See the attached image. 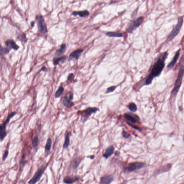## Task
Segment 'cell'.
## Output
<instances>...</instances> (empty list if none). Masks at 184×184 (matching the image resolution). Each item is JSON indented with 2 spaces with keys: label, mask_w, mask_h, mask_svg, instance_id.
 Wrapping results in <instances>:
<instances>
[{
  "label": "cell",
  "mask_w": 184,
  "mask_h": 184,
  "mask_svg": "<svg viewBox=\"0 0 184 184\" xmlns=\"http://www.w3.org/2000/svg\"><path fill=\"white\" fill-rule=\"evenodd\" d=\"M144 19V17L143 16L140 17L135 20L131 22L128 28L127 32L128 33H132L142 23Z\"/></svg>",
  "instance_id": "6"
},
{
  "label": "cell",
  "mask_w": 184,
  "mask_h": 184,
  "mask_svg": "<svg viewBox=\"0 0 184 184\" xmlns=\"http://www.w3.org/2000/svg\"><path fill=\"white\" fill-rule=\"evenodd\" d=\"M52 140L51 138H49L47 140L45 147V155L46 157L48 156L49 154L52 147Z\"/></svg>",
  "instance_id": "14"
},
{
  "label": "cell",
  "mask_w": 184,
  "mask_h": 184,
  "mask_svg": "<svg viewBox=\"0 0 184 184\" xmlns=\"http://www.w3.org/2000/svg\"><path fill=\"white\" fill-rule=\"evenodd\" d=\"M115 147L113 146L112 145L109 146L106 150L105 153L103 154V157H105L106 159H108L109 157L113 155L115 151Z\"/></svg>",
  "instance_id": "15"
},
{
  "label": "cell",
  "mask_w": 184,
  "mask_h": 184,
  "mask_svg": "<svg viewBox=\"0 0 184 184\" xmlns=\"http://www.w3.org/2000/svg\"><path fill=\"white\" fill-rule=\"evenodd\" d=\"M34 24H35V23H34V22L32 21L31 23V26H32V27H33V26H34Z\"/></svg>",
  "instance_id": "38"
},
{
  "label": "cell",
  "mask_w": 184,
  "mask_h": 184,
  "mask_svg": "<svg viewBox=\"0 0 184 184\" xmlns=\"http://www.w3.org/2000/svg\"><path fill=\"white\" fill-rule=\"evenodd\" d=\"M122 135L123 137L126 138H128L131 136V135L130 133L124 130L123 131Z\"/></svg>",
  "instance_id": "31"
},
{
  "label": "cell",
  "mask_w": 184,
  "mask_h": 184,
  "mask_svg": "<svg viewBox=\"0 0 184 184\" xmlns=\"http://www.w3.org/2000/svg\"><path fill=\"white\" fill-rule=\"evenodd\" d=\"M48 165V164H46V165H43L39 170L35 173L32 178L29 180L28 183L35 184L37 182H39L41 177H42V175L44 174V172L46 171Z\"/></svg>",
  "instance_id": "5"
},
{
  "label": "cell",
  "mask_w": 184,
  "mask_h": 184,
  "mask_svg": "<svg viewBox=\"0 0 184 184\" xmlns=\"http://www.w3.org/2000/svg\"><path fill=\"white\" fill-rule=\"evenodd\" d=\"M9 154V152L8 150H6L5 151L2 157V160L3 161H5L6 159H7V157L8 156V155Z\"/></svg>",
  "instance_id": "33"
},
{
  "label": "cell",
  "mask_w": 184,
  "mask_h": 184,
  "mask_svg": "<svg viewBox=\"0 0 184 184\" xmlns=\"http://www.w3.org/2000/svg\"><path fill=\"white\" fill-rule=\"evenodd\" d=\"M183 23V18L180 17L178 19V23L171 31L167 38L168 41H171L174 39L180 32Z\"/></svg>",
  "instance_id": "4"
},
{
  "label": "cell",
  "mask_w": 184,
  "mask_h": 184,
  "mask_svg": "<svg viewBox=\"0 0 184 184\" xmlns=\"http://www.w3.org/2000/svg\"><path fill=\"white\" fill-rule=\"evenodd\" d=\"M67 58V56H64L58 58H55L54 59L53 62V64L54 65L56 66L57 65L59 64L60 63H63L64 62Z\"/></svg>",
  "instance_id": "20"
},
{
  "label": "cell",
  "mask_w": 184,
  "mask_h": 184,
  "mask_svg": "<svg viewBox=\"0 0 184 184\" xmlns=\"http://www.w3.org/2000/svg\"><path fill=\"white\" fill-rule=\"evenodd\" d=\"M46 70H47V68H46V67L44 66L42 67L41 69L38 72V73H39L41 72L42 71H46Z\"/></svg>",
  "instance_id": "36"
},
{
  "label": "cell",
  "mask_w": 184,
  "mask_h": 184,
  "mask_svg": "<svg viewBox=\"0 0 184 184\" xmlns=\"http://www.w3.org/2000/svg\"><path fill=\"white\" fill-rule=\"evenodd\" d=\"M69 98L71 100H73V95L72 93H69Z\"/></svg>",
  "instance_id": "37"
},
{
  "label": "cell",
  "mask_w": 184,
  "mask_h": 184,
  "mask_svg": "<svg viewBox=\"0 0 184 184\" xmlns=\"http://www.w3.org/2000/svg\"><path fill=\"white\" fill-rule=\"evenodd\" d=\"M83 52V50L82 49L76 50V51L72 52V53H71L69 55L70 57L71 58L78 60Z\"/></svg>",
  "instance_id": "17"
},
{
  "label": "cell",
  "mask_w": 184,
  "mask_h": 184,
  "mask_svg": "<svg viewBox=\"0 0 184 184\" xmlns=\"http://www.w3.org/2000/svg\"><path fill=\"white\" fill-rule=\"evenodd\" d=\"M79 178L77 177L66 176L63 180V182L66 184H72L78 181Z\"/></svg>",
  "instance_id": "13"
},
{
  "label": "cell",
  "mask_w": 184,
  "mask_h": 184,
  "mask_svg": "<svg viewBox=\"0 0 184 184\" xmlns=\"http://www.w3.org/2000/svg\"><path fill=\"white\" fill-rule=\"evenodd\" d=\"M70 133L69 132H68L66 135L65 140L63 145V148L64 149H66L68 147L70 144Z\"/></svg>",
  "instance_id": "22"
},
{
  "label": "cell",
  "mask_w": 184,
  "mask_h": 184,
  "mask_svg": "<svg viewBox=\"0 0 184 184\" xmlns=\"http://www.w3.org/2000/svg\"><path fill=\"white\" fill-rule=\"evenodd\" d=\"M89 14V12L87 10H84L76 11V15H79L81 17H85Z\"/></svg>",
  "instance_id": "24"
},
{
  "label": "cell",
  "mask_w": 184,
  "mask_h": 184,
  "mask_svg": "<svg viewBox=\"0 0 184 184\" xmlns=\"http://www.w3.org/2000/svg\"><path fill=\"white\" fill-rule=\"evenodd\" d=\"M106 34L107 36L111 37H120L122 36V33H117V32H107Z\"/></svg>",
  "instance_id": "23"
},
{
  "label": "cell",
  "mask_w": 184,
  "mask_h": 184,
  "mask_svg": "<svg viewBox=\"0 0 184 184\" xmlns=\"http://www.w3.org/2000/svg\"><path fill=\"white\" fill-rule=\"evenodd\" d=\"M172 166L171 164H168L166 166H164L162 169L160 170V173H163V172H168L171 168Z\"/></svg>",
  "instance_id": "29"
},
{
  "label": "cell",
  "mask_w": 184,
  "mask_h": 184,
  "mask_svg": "<svg viewBox=\"0 0 184 184\" xmlns=\"http://www.w3.org/2000/svg\"><path fill=\"white\" fill-rule=\"evenodd\" d=\"M180 50H178V51L176 52V54H175V56H174L173 58V59L171 61V62L168 64V66H167V68L168 69H171L175 65L176 63H177V61L179 57H180Z\"/></svg>",
  "instance_id": "11"
},
{
  "label": "cell",
  "mask_w": 184,
  "mask_h": 184,
  "mask_svg": "<svg viewBox=\"0 0 184 184\" xmlns=\"http://www.w3.org/2000/svg\"><path fill=\"white\" fill-rule=\"evenodd\" d=\"M16 114V112H13L9 114L6 121L0 126V138L1 141H3L6 137L7 136V133L6 130L7 125L11 119L14 117Z\"/></svg>",
  "instance_id": "2"
},
{
  "label": "cell",
  "mask_w": 184,
  "mask_h": 184,
  "mask_svg": "<svg viewBox=\"0 0 184 184\" xmlns=\"http://www.w3.org/2000/svg\"><path fill=\"white\" fill-rule=\"evenodd\" d=\"M73 76L74 74L73 73H70L68 75V81L71 80L73 78Z\"/></svg>",
  "instance_id": "35"
},
{
  "label": "cell",
  "mask_w": 184,
  "mask_h": 184,
  "mask_svg": "<svg viewBox=\"0 0 184 184\" xmlns=\"http://www.w3.org/2000/svg\"><path fill=\"white\" fill-rule=\"evenodd\" d=\"M71 100L67 97L64 96L63 98V104L64 106L67 108H71L74 105V103L72 102Z\"/></svg>",
  "instance_id": "18"
},
{
  "label": "cell",
  "mask_w": 184,
  "mask_h": 184,
  "mask_svg": "<svg viewBox=\"0 0 184 184\" xmlns=\"http://www.w3.org/2000/svg\"><path fill=\"white\" fill-rule=\"evenodd\" d=\"M127 123L130 126H131V127L137 130L138 131H139L141 132V130L138 127L136 126L133 125L132 124H130V123Z\"/></svg>",
  "instance_id": "34"
},
{
  "label": "cell",
  "mask_w": 184,
  "mask_h": 184,
  "mask_svg": "<svg viewBox=\"0 0 184 184\" xmlns=\"http://www.w3.org/2000/svg\"><path fill=\"white\" fill-rule=\"evenodd\" d=\"M90 159H94V156H90Z\"/></svg>",
  "instance_id": "39"
},
{
  "label": "cell",
  "mask_w": 184,
  "mask_h": 184,
  "mask_svg": "<svg viewBox=\"0 0 184 184\" xmlns=\"http://www.w3.org/2000/svg\"><path fill=\"white\" fill-rule=\"evenodd\" d=\"M17 38L19 40L24 42H26L27 40L25 34L23 33L21 34L19 36H18Z\"/></svg>",
  "instance_id": "28"
},
{
  "label": "cell",
  "mask_w": 184,
  "mask_h": 184,
  "mask_svg": "<svg viewBox=\"0 0 184 184\" xmlns=\"http://www.w3.org/2000/svg\"><path fill=\"white\" fill-rule=\"evenodd\" d=\"M6 45L10 51L11 49L17 51L19 48V47L17 45L16 43L13 40L9 39L7 40L6 42Z\"/></svg>",
  "instance_id": "10"
},
{
  "label": "cell",
  "mask_w": 184,
  "mask_h": 184,
  "mask_svg": "<svg viewBox=\"0 0 184 184\" xmlns=\"http://www.w3.org/2000/svg\"><path fill=\"white\" fill-rule=\"evenodd\" d=\"M116 87L115 86H112L109 87V88H107L106 93H110V92H113L116 89Z\"/></svg>",
  "instance_id": "32"
},
{
  "label": "cell",
  "mask_w": 184,
  "mask_h": 184,
  "mask_svg": "<svg viewBox=\"0 0 184 184\" xmlns=\"http://www.w3.org/2000/svg\"><path fill=\"white\" fill-rule=\"evenodd\" d=\"M124 117L127 121L133 123H139L140 122L139 117L137 115L132 113H126L124 115Z\"/></svg>",
  "instance_id": "9"
},
{
  "label": "cell",
  "mask_w": 184,
  "mask_h": 184,
  "mask_svg": "<svg viewBox=\"0 0 184 184\" xmlns=\"http://www.w3.org/2000/svg\"><path fill=\"white\" fill-rule=\"evenodd\" d=\"M128 108L131 112H135L137 110V107L134 103H130L128 105Z\"/></svg>",
  "instance_id": "27"
},
{
  "label": "cell",
  "mask_w": 184,
  "mask_h": 184,
  "mask_svg": "<svg viewBox=\"0 0 184 184\" xmlns=\"http://www.w3.org/2000/svg\"><path fill=\"white\" fill-rule=\"evenodd\" d=\"M64 91V88L62 86H60L58 89L56 91V94H55V97L56 98H58L59 97L61 96L63 92Z\"/></svg>",
  "instance_id": "25"
},
{
  "label": "cell",
  "mask_w": 184,
  "mask_h": 184,
  "mask_svg": "<svg viewBox=\"0 0 184 184\" xmlns=\"http://www.w3.org/2000/svg\"><path fill=\"white\" fill-rule=\"evenodd\" d=\"M168 56V53L167 52L160 55L153 65L151 72L146 80V85L151 84L154 78L159 77L161 74L165 66V61Z\"/></svg>",
  "instance_id": "1"
},
{
  "label": "cell",
  "mask_w": 184,
  "mask_h": 184,
  "mask_svg": "<svg viewBox=\"0 0 184 184\" xmlns=\"http://www.w3.org/2000/svg\"><path fill=\"white\" fill-rule=\"evenodd\" d=\"M146 164L143 162H135L130 163L125 168L126 171L129 172H133L136 170H140L145 167Z\"/></svg>",
  "instance_id": "7"
},
{
  "label": "cell",
  "mask_w": 184,
  "mask_h": 184,
  "mask_svg": "<svg viewBox=\"0 0 184 184\" xmlns=\"http://www.w3.org/2000/svg\"><path fill=\"white\" fill-rule=\"evenodd\" d=\"M37 26L39 31L42 34H45L47 32V26L44 18L41 15H39L36 17Z\"/></svg>",
  "instance_id": "8"
},
{
  "label": "cell",
  "mask_w": 184,
  "mask_h": 184,
  "mask_svg": "<svg viewBox=\"0 0 184 184\" xmlns=\"http://www.w3.org/2000/svg\"><path fill=\"white\" fill-rule=\"evenodd\" d=\"M38 142H39V136L38 135H36L32 140V147L33 148H36L38 146Z\"/></svg>",
  "instance_id": "26"
},
{
  "label": "cell",
  "mask_w": 184,
  "mask_h": 184,
  "mask_svg": "<svg viewBox=\"0 0 184 184\" xmlns=\"http://www.w3.org/2000/svg\"><path fill=\"white\" fill-rule=\"evenodd\" d=\"M184 74V67L182 66L179 71L177 78L176 79L175 86H174L173 89L172 91V94L175 96L177 95L180 89V87H181Z\"/></svg>",
  "instance_id": "3"
},
{
  "label": "cell",
  "mask_w": 184,
  "mask_h": 184,
  "mask_svg": "<svg viewBox=\"0 0 184 184\" xmlns=\"http://www.w3.org/2000/svg\"><path fill=\"white\" fill-rule=\"evenodd\" d=\"M113 176L111 175L104 176L101 178L100 183L103 184H110L113 181Z\"/></svg>",
  "instance_id": "16"
},
{
  "label": "cell",
  "mask_w": 184,
  "mask_h": 184,
  "mask_svg": "<svg viewBox=\"0 0 184 184\" xmlns=\"http://www.w3.org/2000/svg\"><path fill=\"white\" fill-rule=\"evenodd\" d=\"M66 46L65 44H62L60 48L59 49L57 50L55 53V56H60L64 53L66 49Z\"/></svg>",
  "instance_id": "19"
},
{
  "label": "cell",
  "mask_w": 184,
  "mask_h": 184,
  "mask_svg": "<svg viewBox=\"0 0 184 184\" xmlns=\"http://www.w3.org/2000/svg\"><path fill=\"white\" fill-rule=\"evenodd\" d=\"M99 109L97 108H92V107H89L87 108L86 110H84L82 112V113L84 114L85 116H86L87 118L89 117L92 114L96 113L97 111H99Z\"/></svg>",
  "instance_id": "12"
},
{
  "label": "cell",
  "mask_w": 184,
  "mask_h": 184,
  "mask_svg": "<svg viewBox=\"0 0 184 184\" xmlns=\"http://www.w3.org/2000/svg\"><path fill=\"white\" fill-rule=\"evenodd\" d=\"M81 160V158L78 157H76L73 159L72 163V167L73 169L76 170L77 169L78 167L79 166Z\"/></svg>",
  "instance_id": "21"
},
{
  "label": "cell",
  "mask_w": 184,
  "mask_h": 184,
  "mask_svg": "<svg viewBox=\"0 0 184 184\" xmlns=\"http://www.w3.org/2000/svg\"><path fill=\"white\" fill-rule=\"evenodd\" d=\"M9 51L10 50L8 49L4 48V47L1 46L0 51H1V56L2 55L6 54L8 53L9 52Z\"/></svg>",
  "instance_id": "30"
}]
</instances>
